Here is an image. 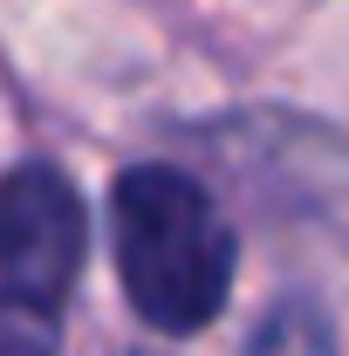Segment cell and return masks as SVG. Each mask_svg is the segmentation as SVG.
<instances>
[{
  "mask_svg": "<svg viewBox=\"0 0 349 356\" xmlns=\"http://www.w3.org/2000/svg\"><path fill=\"white\" fill-rule=\"evenodd\" d=\"M110 240L131 309L165 329H206L233 295V226L219 220L213 192L172 165H137L110 192Z\"/></svg>",
  "mask_w": 349,
  "mask_h": 356,
  "instance_id": "cell-1",
  "label": "cell"
},
{
  "mask_svg": "<svg viewBox=\"0 0 349 356\" xmlns=\"http://www.w3.org/2000/svg\"><path fill=\"white\" fill-rule=\"evenodd\" d=\"M83 199L55 165H21L0 178V295L55 315L83 274Z\"/></svg>",
  "mask_w": 349,
  "mask_h": 356,
  "instance_id": "cell-2",
  "label": "cell"
},
{
  "mask_svg": "<svg viewBox=\"0 0 349 356\" xmlns=\"http://www.w3.org/2000/svg\"><path fill=\"white\" fill-rule=\"evenodd\" d=\"M0 356H55V322L14 295H0Z\"/></svg>",
  "mask_w": 349,
  "mask_h": 356,
  "instance_id": "cell-3",
  "label": "cell"
}]
</instances>
